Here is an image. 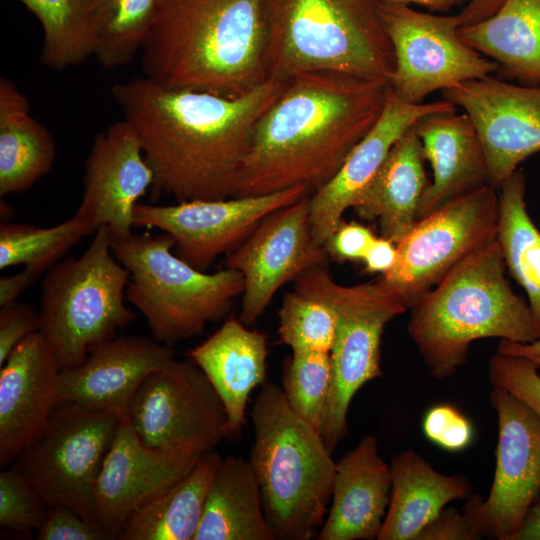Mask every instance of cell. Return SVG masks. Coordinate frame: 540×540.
Instances as JSON below:
<instances>
[{
    "instance_id": "cell-34",
    "label": "cell",
    "mask_w": 540,
    "mask_h": 540,
    "mask_svg": "<svg viewBox=\"0 0 540 540\" xmlns=\"http://www.w3.org/2000/svg\"><path fill=\"white\" fill-rule=\"evenodd\" d=\"M160 0H90L95 52L105 69L131 62L151 32Z\"/></svg>"
},
{
    "instance_id": "cell-7",
    "label": "cell",
    "mask_w": 540,
    "mask_h": 540,
    "mask_svg": "<svg viewBox=\"0 0 540 540\" xmlns=\"http://www.w3.org/2000/svg\"><path fill=\"white\" fill-rule=\"evenodd\" d=\"M174 246L167 233L111 239L114 256L129 272L126 299L143 315L153 338L170 346L224 317L244 290L239 271L199 270L178 257Z\"/></svg>"
},
{
    "instance_id": "cell-35",
    "label": "cell",
    "mask_w": 540,
    "mask_h": 540,
    "mask_svg": "<svg viewBox=\"0 0 540 540\" xmlns=\"http://www.w3.org/2000/svg\"><path fill=\"white\" fill-rule=\"evenodd\" d=\"M96 230L75 213L53 227L1 222L0 269L24 265L37 276L46 273L82 238Z\"/></svg>"
},
{
    "instance_id": "cell-3",
    "label": "cell",
    "mask_w": 540,
    "mask_h": 540,
    "mask_svg": "<svg viewBox=\"0 0 540 540\" xmlns=\"http://www.w3.org/2000/svg\"><path fill=\"white\" fill-rule=\"evenodd\" d=\"M265 0H160L142 49L150 81L240 96L270 79Z\"/></svg>"
},
{
    "instance_id": "cell-12",
    "label": "cell",
    "mask_w": 540,
    "mask_h": 540,
    "mask_svg": "<svg viewBox=\"0 0 540 540\" xmlns=\"http://www.w3.org/2000/svg\"><path fill=\"white\" fill-rule=\"evenodd\" d=\"M380 12L395 57L388 86L405 102L421 104L437 90L499 71L494 61L463 41L457 14L382 1Z\"/></svg>"
},
{
    "instance_id": "cell-36",
    "label": "cell",
    "mask_w": 540,
    "mask_h": 540,
    "mask_svg": "<svg viewBox=\"0 0 540 540\" xmlns=\"http://www.w3.org/2000/svg\"><path fill=\"white\" fill-rule=\"evenodd\" d=\"M331 385L330 353L292 352L287 357L281 387L286 401L296 415L320 434L327 418Z\"/></svg>"
},
{
    "instance_id": "cell-31",
    "label": "cell",
    "mask_w": 540,
    "mask_h": 540,
    "mask_svg": "<svg viewBox=\"0 0 540 540\" xmlns=\"http://www.w3.org/2000/svg\"><path fill=\"white\" fill-rule=\"evenodd\" d=\"M194 540H276L249 460L222 459Z\"/></svg>"
},
{
    "instance_id": "cell-24",
    "label": "cell",
    "mask_w": 540,
    "mask_h": 540,
    "mask_svg": "<svg viewBox=\"0 0 540 540\" xmlns=\"http://www.w3.org/2000/svg\"><path fill=\"white\" fill-rule=\"evenodd\" d=\"M414 127L433 171V180L419 205L418 220L448 201L490 184L481 140L465 112L429 113Z\"/></svg>"
},
{
    "instance_id": "cell-50",
    "label": "cell",
    "mask_w": 540,
    "mask_h": 540,
    "mask_svg": "<svg viewBox=\"0 0 540 540\" xmlns=\"http://www.w3.org/2000/svg\"><path fill=\"white\" fill-rule=\"evenodd\" d=\"M514 540H540V499L529 510Z\"/></svg>"
},
{
    "instance_id": "cell-43",
    "label": "cell",
    "mask_w": 540,
    "mask_h": 540,
    "mask_svg": "<svg viewBox=\"0 0 540 540\" xmlns=\"http://www.w3.org/2000/svg\"><path fill=\"white\" fill-rule=\"evenodd\" d=\"M376 236L366 226L352 222H342L324 245L328 256L336 261L362 260L369 245Z\"/></svg>"
},
{
    "instance_id": "cell-45",
    "label": "cell",
    "mask_w": 540,
    "mask_h": 540,
    "mask_svg": "<svg viewBox=\"0 0 540 540\" xmlns=\"http://www.w3.org/2000/svg\"><path fill=\"white\" fill-rule=\"evenodd\" d=\"M396 260L397 245L382 236L373 239L362 258L366 272L381 275L391 270Z\"/></svg>"
},
{
    "instance_id": "cell-29",
    "label": "cell",
    "mask_w": 540,
    "mask_h": 540,
    "mask_svg": "<svg viewBox=\"0 0 540 540\" xmlns=\"http://www.w3.org/2000/svg\"><path fill=\"white\" fill-rule=\"evenodd\" d=\"M56 144L16 84L0 78V195L29 190L53 168Z\"/></svg>"
},
{
    "instance_id": "cell-6",
    "label": "cell",
    "mask_w": 540,
    "mask_h": 540,
    "mask_svg": "<svg viewBox=\"0 0 540 540\" xmlns=\"http://www.w3.org/2000/svg\"><path fill=\"white\" fill-rule=\"evenodd\" d=\"M381 0H265L270 78L332 72L388 84L395 68Z\"/></svg>"
},
{
    "instance_id": "cell-30",
    "label": "cell",
    "mask_w": 540,
    "mask_h": 540,
    "mask_svg": "<svg viewBox=\"0 0 540 540\" xmlns=\"http://www.w3.org/2000/svg\"><path fill=\"white\" fill-rule=\"evenodd\" d=\"M222 459L205 452L186 476L137 508L116 540H194Z\"/></svg>"
},
{
    "instance_id": "cell-21",
    "label": "cell",
    "mask_w": 540,
    "mask_h": 540,
    "mask_svg": "<svg viewBox=\"0 0 540 540\" xmlns=\"http://www.w3.org/2000/svg\"><path fill=\"white\" fill-rule=\"evenodd\" d=\"M456 107L443 99L412 104L388 86L383 111L370 131L350 152L335 176L309 199V223L314 242L323 246L374 178L395 142L422 116Z\"/></svg>"
},
{
    "instance_id": "cell-26",
    "label": "cell",
    "mask_w": 540,
    "mask_h": 540,
    "mask_svg": "<svg viewBox=\"0 0 540 540\" xmlns=\"http://www.w3.org/2000/svg\"><path fill=\"white\" fill-rule=\"evenodd\" d=\"M426 158L414 124L395 142L380 169L353 208L364 219H376L381 236L395 244L414 227L428 188Z\"/></svg>"
},
{
    "instance_id": "cell-16",
    "label": "cell",
    "mask_w": 540,
    "mask_h": 540,
    "mask_svg": "<svg viewBox=\"0 0 540 540\" xmlns=\"http://www.w3.org/2000/svg\"><path fill=\"white\" fill-rule=\"evenodd\" d=\"M310 195L269 214L228 254L226 267L239 271L244 281L239 319L245 325L263 314L284 284L308 269L325 266L328 253L311 234Z\"/></svg>"
},
{
    "instance_id": "cell-39",
    "label": "cell",
    "mask_w": 540,
    "mask_h": 540,
    "mask_svg": "<svg viewBox=\"0 0 540 540\" xmlns=\"http://www.w3.org/2000/svg\"><path fill=\"white\" fill-rule=\"evenodd\" d=\"M488 376L492 386L509 391L540 418V374L533 362L496 352L489 360Z\"/></svg>"
},
{
    "instance_id": "cell-37",
    "label": "cell",
    "mask_w": 540,
    "mask_h": 540,
    "mask_svg": "<svg viewBox=\"0 0 540 540\" xmlns=\"http://www.w3.org/2000/svg\"><path fill=\"white\" fill-rule=\"evenodd\" d=\"M278 318L280 342L292 352H331L337 318L324 302L294 289L283 297Z\"/></svg>"
},
{
    "instance_id": "cell-15",
    "label": "cell",
    "mask_w": 540,
    "mask_h": 540,
    "mask_svg": "<svg viewBox=\"0 0 540 540\" xmlns=\"http://www.w3.org/2000/svg\"><path fill=\"white\" fill-rule=\"evenodd\" d=\"M311 194L306 185L277 192L173 205L138 203L134 226L157 228L175 241V254L205 271L222 254L238 248L272 212Z\"/></svg>"
},
{
    "instance_id": "cell-27",
    "label": "cell",
    "mask_w": 540,
    "mask_h": 540,
    "mask_svg": "<svg viewBox=\"0 0 540 540\" xmlns=\"http://www.w3.org/2000/svg\"><path fill=\"white\" fill-rule=\"evenodd\" d=\"M389 466L390 498L378 540H417L447 504L471 492L464 476L439 473L411 449L394 455Z\"/></svg>"
},
{
    "instance_id": "cell-2",
    "label": "cell",
    "mask_w": 540,
    "mask_h": 540,
    "mask_svg": "<svg viewBox=\"0 0 540 540\" xmlns=\"http://www.w3.org/2000/svg\"><path fill=\"white\" fill-rule=\"evenodd\" d=\"M388 84L340 73L297 75L257 121L233 197L328 183L379 119Z\"/></svg>"
},
{
    "instance_id": "cell-42",
    "label": "cell",
    "mask_w": 540,
    "mask_h": 540,
    "mask_svg": "<svg viewBox=\"0 0 540 540\" xmlns=\"http://www.w3.org/2000/svg\"><path fill=\"white\" fill-rule=\"evenodd\" d=\"M39 329V313L27 303L16 301L0 311V367L13 349Z\"/></svg>"
},
{
    "instance_id": "cell-17",
    "label": "cell",
    "mask_w": 540,
    "mask_h": 540,
    "mask_svg": "<svg viewBox=\"0 0 540 540\" xmlns=\"http://www.w3.org/2000/svg\"><path fill=\"white\" fill-rule=\"evenodd\" d=\"M209 450L201 445L147 447L123 416L94 488L97 520L109 539H116L137 508L186 476Z\"/></svg>"
},
{
    "instance_id": "cell-41",
    "label": "cell",
    "mask_w": 540,
    "mask_h": 540,
    "mask_svg": "<svg viewBox=\"0 0 540 540\" xmlns=\"http://www.w3.org/2000/svg\"><path fill=\"white\" fill-rule=\"evenodd\" d=\"M39 540H107L105 531L65 506L50 507L37 530Z\"/></svg>"
},
{
    "instance_id": "cell-20",
    "label": "cell",
    "mask_w": 540,
    "mask_h": 540,
    "mask_svg": "<svg viewBox=\"0 0 540 540\" xmlns=\"http://www.w3.org/2000/svg\"><path fill=\"white\" fill-rule=\"evenodd\" d=\"M61 367L43 335L23 339L0 367V463L19 457L42 436L57 406Z\"/></svg>"
},
{
    "instance_id": "cell-48",
    "label": "cell",
    "mask_w": 540,
    "mask_h": 540,
    "mask_svg": "<svg viewBox=\"0 0 540 540\" xmlns=\"http://www.w3.org/2000/svg\"><path fill=\"white\" fill-rule=\"evenodd\" d=\"M496 352L523 357L533 362L540 369V338L529 343L500 340Z\"/></svg>"
},
{
    "instance_id": "cell-14",
    "label": "cell",
    "mask_w": 540,
    "mask_h": 540,
    "mask_svg": "<svg viewBox=\"0 0 540 540\" xmlns=\"http://www.w3.org/2000/svg\"><path fill=\"white\" fill-rule=\"evenodd\" d=\"M490 396L498 418L493 483L485 501L469 497L464 513L482 537L514 540L540 499V418L501 387Z\"/></svg>"
},
{
    "instance_id": "cell-11",
    "label": "cell",
    "mask_w": 540,
    "mask_h": 540,
    "mask_svg": "<svg viewBox=\"0 0 540 540\" xmlns=\"http://www.w3.org/2000/svg\"><path fill=\"white\" fill-rule=\"evenodd\" d=\"M121 418L69 403L56 406L42 436L20 455V471L49 507H68L100 527L94 488Z\"/></svg>"
},
{
    "instance_id": "cell-13",
    "label": "cell",
    "mask_w": 540,
    "mask_h": 540,
    "mask_svg": "<svg viewBox=\"0 0 540 540\" xmlns=\"http://www.w3.org/2000/svg\"><path fill=\"white\" fill-rule=\"evenodd\" d=\"M150 448L201 445L213 449L227 437V415L213 386L193 361L172 358L152 371L124 415Z\"/></svg>"
},
{
    "instance_id": "cell-25",
    "label": "cell",
    "mask_w": 540,
    "mask_h": 540,
    "mask_svg": "<svg viewBox=\"0 0 540 540\" xmlns=\"http://www.w3.org/2000/svg\"><path fill=\"white\" fill-rule=\"evenodd\" d=\"M188 356L223 403L227 437L237 436L246 422L251 392L266 383V335L231 317L205 341L190 349Z\"/></svg>"
},
{
    "instance_id": "cell-33",
    "label": "cell",
    "mask_w": 540,
    "mask_h": 540,
    "mask_svg": "<svg viewBox=\"0 0 540 540\" xmlns=\"http://www.w3.org/2000/svg\"><path fill=\"white\" fill-rule=\"evenodd\" d=\"M39 20L43 30L40 59L52 70L85 62L95 52L90 0H17Z\"/></svg>"
},
{
    "instance_id": "cell-47",
    "label": "cell",
    "mask_w": 540,
    "mask_h": 540,
    "mask_svg": "<svg viewBox=\"0 0 540 540\" xmlns=\"http://www.w3.org/2000/svg\"><path fill=\"white\" fill-rule=\"evenodd\" d=\"M504 0H469L457 13L461 26L473 24L491 16Z\"/></svg>"
},
{
    "instance_id": "cell-23",
    "label": "cell",
    "mask_w": 540,
    "mask_h": 540,
    "mask_svg": "<svg viewBox=\"0 0 540 540\" xmlns=\"http://www.w3.org/2000/svg\"><path fill=\"white\" fill-rule=\"evenodd\" d=\"M390 491V466L379 455L377 439L366 435L336 463L329 510L316 539H377Z\"/></svg>"
},
{
    "instance_id": "cell-49",
    "label": "cell",
    "mask_w": 540,
    "mask_h": 540,
    "mask_svg": "<svg viewBox=\"0 0 540 540\" xmlns=\"http://www.w3.org/2000/svg\"><path fill=\"white\" fill-rule=\"evenodd\" d=\"M386 3L417 5L433 13H445L457 7H463L467 0H381Z\"/></svg>"
},
{
    "instance_id": "cell-18",
    "label": "cell",
    "mask_w": 540,
    "mask_h": 540,
    "mask_svg": "<svg viewBox=\"0 0 540 540\" xmlns=\"http://www.w3.org/2000/svg\"><path fill=\"white\" fill-rule=\"evenodd\" d=\"M442 92L471 119L493 187L499 189L523 160L540 152V85H517L489 75Z\"/></svg>"
},
{
    "instance_id": "cell-9",
    "label": "cell",
    "mask_w": 540,
    "mask_h": 540,
    "mask_svg": "<svg viewBox=\"0 0 540 540\" xmlns=\"http://www.w3.org/2000/svg\"><path fill=\"white\" fill-rule=\"evenodd\" d=\"M294 289L332 308L337 318L330 352L332 385L322 438L333 452L348 435V411L358 390L382 376L381 340L386 324L407 309L378 281L346 286L325 266L308 269Z\"/></svg>"
},
{
    "instance_id": "cell-10",
    "label": "cell",
    "mask_w": 540,
    "mask_h": 540,
    "mask_svg": "<svg viewBox=\"0 0 540 540\" xmlns=\"http://www.w3.org/2000/svg\"><path fill=\"white\" fill-rule=\"evenodd\" d=\"M499 192L490 184L418 220L397 243V260L377 280L408 310L462 261L496 240Z\"/></svg>"
},
{
    "instance_id": "cell-5",
    "label": "cell",
    "mask_w": 540,
    "mask_h": 540,
    "mask_svg": "<svg viewBox=\"0 0 540 540\" xmlns=\"http://www.w3.org/2000/svg\"><path fill=\"white\" fill-rule=\"evenodd\" d=\"M249 462L277 540H310L331 501L336 463L321 434L289 407L283 390L264 383L251 410Z\"/></svg>"
},
{
    "instance_id": "cell-19",
    "label": "cell",
    "mask_w": 540,
    "mask_h": 540,
    "mask_svg": "<svg viewBox=\"0 0 540 540\" xmlns=\"http://www.w3.org/2000/svg\"><path fill=\"white\" fill-rule=\"evenodd\" d=\"M154 172L134 127L121 120L99 133L84 165V192L75 214L111 239L130 236L139 199L152 188Z\"/></svg>"
},
{
    "instance_id": "cell-4",
    "label": "cell",
    "mask_w": 540,
    "mask_h": 540,
    "mask_svg": "<svg viewBox=\"0 0 540 540\" xmlns=\"http://www.w3.org/2000/svg\"><path fill=\"white\" fill-rule=\"evenodd\" d=\"M497 240L472 254L410 310L408 333L435 379L464 365L482 338L529 343L540 325L529 304L510 287Z\"/></svg>"
},
{
    "instance_id": "cell-28",
    "label": "cell",
    "mask_w": 540,
    "mask_h": 540,
    "mask_svg": "<svg viewBox=\"0 0 540 540\" xmlns=\"http://www.w3.org/2000/svg\"><path fill=\"white\" fill-rule=\"evenodd\" d=\"M463 41L524 85H540V0H504L488 18L459 27Z\"/></svg>"
},
{
    "instance_id": "cell-8",
    "label": "cell",
    "mask_w": 540,
    "mask_h": 540,
    "mask_svg": "<svg viewBox=\"0 0 540 540\" xmlns=\"http://www.w3.org/2000/svg\"><path fill=\"white\" fill-rule=\"evenodd\" d=\"M128 282L129 272L114 256L106 227L96 231L81 256L62 259L45 273L38 331L61 370L83 363L134 320L125 304Z\"/></svg>"
},
{
    "instance_id": "cell-51",
    "label": "cell",
    "mask_w": 540,
    "mask_h": 540,
    "mask_svg": "<svg viewBox=\"0 0 540 540\" xmlns=\"http://www.w3.org/2000/svg\"><path fill=\"white\" fill-rule=\"evenodd\" d=\"M0 213H1V222H9V220L14 216L13 208L6 202L3 203L2 199H1Z\"/></svg>"
},
{
    "instance_id": "cell-32",
    "label": "cell",
    "mask_w": 540,
    "mask_h": 540,
    "mask_svg": "<svg viewBox=\"0 0 540 540\" xmlns=\"http://www.w3.org/2000/svg\"><path fill=\"white\" fill-rule=\"evenodd\" d=\"M498 190L496 240L506 268L525 290L529 307L540 325V231L526 209L523 171L517 169Z\"/></svg>"
},
{
    "instance_id": "cell-40",
    "label": "cell",
    "mask_w": 540,
    "mask_h": 540,
    "mask_svg": "<svg viewBox=\"0 0 540 540\" xmlns=\"http://www.w3.org/2000/svg\"><path fill=\"white\" fill-rule=\"evenodd\" d=\"M423 431L430 441L450 451L464 449L473 438L471 423L448 404L434 406L426 413Z\"/></svg>"
},
{
    "instance_id": "cell-1",
    "label": "cell",
    "mask_w": 540,
    "mask_h": 540,
    "mask_svg": "<svg viewBox=\"0 0 540 540\" xmlns=\"http://www.w3.org/2000/svg\"><path fill=\"white\" fill-rule=\"evenodd\" d=\"M288 80L270 78L240 96L160 86L146 77L111 95L136 130L154 172L153 196L177 202L234 196L255 125Z\"/></svg>"
},
{
    "instance_id": "cell-46",
    "label": "cell",
    "mask_w": 540,
    "mask_h": 540,
    "mask_svg": "<svg viewBox=\"0 0 540 540\" xmlns=\"http://www.w3.org/2000/svg\"><path fill=\"white\" fill-rule=\"evenodd\" d=\"M39 276L24 268L9 276L0 278V307H5L17 301L22 292L32 285Z\"/></svg>"
},
{
    "instance_id": "cell-38",
    "label": "cell",
    "mask_w": 540,
    "mask_h": 540,
    "mask_svg": "<svg viewBox=\"0 0 540 540\" xmlns=\"http://www.w3.org/2000/svg\"><path fill=\"white\" fill-rule=\"evenodd\" d=\"M49 506L20 470L0 473V526L19 532L38 530Z\"/></svg>"
},
{
    "instance_id": "cell-44",
    "label": "cell",
    "mask_w": 540,
    "mask_h": 540,
    "mask_svg": "<svg viewBox=\"0 0 540 540\" xmlns=\"http://www.w3.org/2000/svg\"><path fill=\"white\" fill-rule=\"evenodd\" d=\"M483 538L470 519L454 508H444L417 540H478Z\"/></svg>"
},
{
    "instance_id": "cell-22",
    "label": "cell",
    "mask_w": 540,
    "mask_h": 540,
    "mask_svg": "<svg viewBox=\"0 0 540 540\" xmlns=\"http://www.w3.org/2000/svg\"><path fill=\"white\" fill-rule=\"evenodd\" d=\"M174 358L172 346L136 335L114 337L80 365L61 370L57 405L69 403L123 417L143 380Z\"/></svg>"
}]
</instances>
